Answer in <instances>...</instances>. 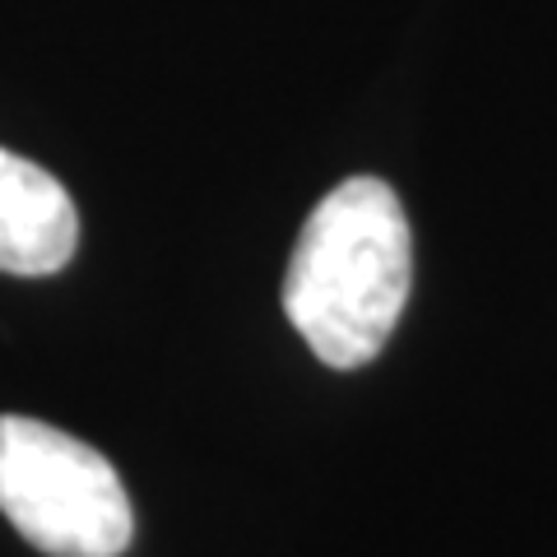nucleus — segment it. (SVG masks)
I'll use <instances>...</instances> for the list:
<instances>
[{
	"label": "nucleus",
	"instance_id": "nucleus-1",
	"mask_svg": "<svg viewBox=\"0 0 557 557\" xmlns=\"http://www.w3.org/2000/svg\"><path fill=\"white\" fill-rule=\"evenodd\" d=\"M413 284L409 219L381 177L339 182L302 223L284 311L325 368L354 372L386 348Z\"/></svg>",
	"mask_w": 557,
	"mask_h": 557
},
{
	"label": "nucleus",
	"instance_id": "nucleus-2",
	"mask_svg": "<svg viewBox=\"0 0 557 557\" xmlns=\"http://www.w3.org/2000/svg\"><path fill=\"white\" fill-rule=\"evenodd\" d=\"M0 511L47 557H121L135 539L112 460L24 413H0Z\"/></svg>",
	"mask_w": 557,
	"mask_h": 557
},
{
	"label": "nucleus",
	"instance_id": "nucleus-3",
	"mask_svg": "<svg viewBox=\"0 0 557 557\" xmlns=\"http://www.w3.org/2000/svg\"><path fill=\"white\" fill-rule=\"evenodd\" d=\"M75 247L79 214L70 190L33 159L0 149V274H57Z\"/></svg>",
	"mask_w": 557,
	"mask_h": 557
}]
</instances>
